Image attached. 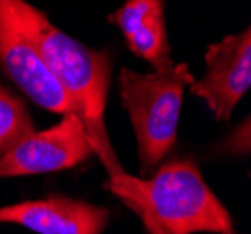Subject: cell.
Instances as JSON below:
<instances>
[{
  "label": "cell",
  "mask_w": 251,
  "mask_h": 234,
  "mask_svg": "<svg viewBox=\"0 0 251 234\" xmlns=\"http://www.w3.org/2000/svg\"><path fill=\"white\" fill-rule=\"evenodd\" d=\"M126 36L127 47L157 70L173 66L165 30L163 0H126V4L109 15Z\"/></svg>",
  "instance_id": "8"
},
{
  "label": "cell",
  "mask_w": 251,
  "mask_h": 234,
  "mask_svg": "<svg viewBox=\"0 0 251 234\" xmlns=\"http://www.w3.org/2000/svg\"><path fill=\"white\" fill-rule=\"evenodd\" d=\"M94 150L77 115H66L54 128L30 133L0 158V178L70 169Z\"/></svg>",
  "instance_id": "5"
},
{
  "label": "cell",
  "mask_w": 251,
  "mask_h": 234,
  "mask_svg": "<svg viewBox=\"0 0 251 234\" xmlns=\"http://www.w3.org/2000/svg\"><path fill=\"white\" fill-rule=\"evenodd\" d=\"M30 133L34 129L25 105L0 88V152H8Z\"/></svg>",
  "instance_id": "9"
},
{
  "label": "cell",
  "mask_w": 251,
  "mask_h": 234,
  "mask_svg": "<svg viewBox=\"0 0 251 234\" xmlns=\"http://www.w3.org/2000/svg\"><path fill=\"white\" fill-rule=\"evenodd\" d=\"M0 64L32 101L52 113L77 115L74 101L43 62L38 47L17 23L8 0H0Z\"/></svg>",
  "instance_id": "4"
},
{
  "label": "cell",
  "mask_w": 251,
  "mask_h": 234,
  "mask_svg": "<svg viewBox=\"0 0 251 234\" xmlns=\"http://www.w3.org/2000/svg\"><path fill=\"white\" fill-rule=\"evenodd\" d=\"M206 64V73L191 85V92L202 97L220 120H229L234 105L251 85L250 28L210 45Z\"/></svg>",
  "instance_id": "6"
},
{
  "label": "cell",
  "mask_w": 251,
  "mask_h": 234,
  "mask_svg": "<svg viewBox=\"0 0 251 234\" xmlns=\"http://www.w3.org/2000/svg\"><path fill=\"white\" fill-rule=\"evenodd\" d=\"M116 195L167 234H232V219L189 161H169L150 180L127 174L111 178Z\"/></svg>",
  "instance_id": "2"
},
{
  "label": "cell",
  "mask_w": 251,
  "mask_h": 234,
  "mask_svg": "<svg viewBox=\"0 0 251 234\" xmlns=\"http://www.w3.org/2000/svg\"><path fill=\"white\" fill-rule=\"evenodd\" d=\"M109 210L64 197L0 208L2 223H17L40 234H101Z\"/></svg>",
  "instance_id": "7"
},
{
  "label": "cell",
  "mask_w": 251,
  "mask_h": 234,
  "mask_svg": "<svg viewBox=\"0 0 251 234\" xmlns=\"http://www.w3.org/2000/svg\"><path fill=\"white\" fill-rule=\"evenodd\" d=\"M193 83L188 64H173L148 75L127 68L120 71V92L135 128L143 174L173 148L184 90Z\"/></svg>",
  "instance_id": "3"
},
{
  "label": "cell",
  "mask_w": 251,
  "mask_h": 234,
  "mask_svg": "<svg viewBox=\"0 0 251 234\" xmlns=\"http://www.w3.org/2000/svg\"><path fill=\"white\" fill-rule=\"evenodd\" d=\"M21 28L28 34L42 54L52 77L60 83L74 101L90 146L103 161L111 178L120 176L122 169L116 161L103 126L105 97L111 77V60L103 51H92L81 42L66 36L40 10L25 0H8Z\"/></svg>",
  "instance_id": "1"
}]
</instances>
